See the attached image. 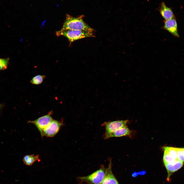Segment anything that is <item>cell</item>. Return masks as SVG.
Instances as JSON below:
<instances>
[{
  "instance_id": "obj_9",
  "label": "cell",
  "mask_w": 184,
  "mask_h": 184,
  "mask_svg": "<svg viewBox=\"0 0 184 184\" xmlns=\"http://www.w3.org/2000/svg\"><path fill=\"white\" fill-rule=\"evenodd\" d=\"M111 161L109 163L108 167L106 169L105 176L101 184H119L111 171Z\"/></svg>"
},
{
  "instance_id": "obj_17",
  "label": "cell",
  "mask_w": 184,
  "mask_h": 184,
  "mask_svg": "<svg viewBox=\"0 0 184 184\" xmlns=\"http://www.w3.org/2000/svg\"><path fill=\"white\" fill-rule=\"evenodd\" d=\"M178 160L182 162H184V153L182 148H176Z\"/></svg>"
},
{
  "instance_id": "obj_12",
  "label": "cell",
  "mask_w": 184,
  "mask_h": 184,
  "mask_svg": "<svg viewBox=\"0 0 184 184\" xmlns=\"http://www.w3.org/2000/svg\"><path fill=\"white\" fill-rule=\"evenodd\" d=\"M39 156L34 154L25 156L23 159L24 163L27 166L32 165L36 161L39 159Z\"/></svg>"
},
{
  "instance_id": "obj_18",
  "label": "cell",
  "mask_w": 184,
  "mask_h": 184,
  "mask_svg": "<svg viewBox=\"0 0 184 184\" xmlns=\"http://www.w3.org/2000/svg\"><path fill=\"white\" fill-rule=\"evenodd\" d=\"M139 175V172H133L132 175L133 177H135Z\"/></svg>"
},
{
  "instance_id": "obj_13",
  "label": "cell",
  "mask_w": 184,
  "mask_h": 184,
  "mask_svg": "<svg viewBox=\"0 0 184 184\" xmlns=\"http://www.w3.org/2000/svg\"><path fill=\"white\" fill-rule=\"evenodd\" d=\"M45 77V75H38L32 78L30 81V82L33 84L39 85L41 84Z\"/></svg>"
},
{
  "instance_id": "obj_8",
  "label": "cell",
  "mask_w": 184,
  "mask_h": 184,
  "mask_svg": "<svg viewBox=\"0 0 184 184\" xmlns=\"http://www.w3.org/2000/svg\"><path fill=\"white\" fill-rule=\"evenodd\" d=\"M164 164L167 172V180L169 181L172 174L182 167L183 162L177 160L172 163H165Z\"/></svg>"
},
{
  "instance_id": "obj_7",
  "label": "cell",
  "mask_w": 184,
  "mask_h": 184,
  "mask_svg": "<svg viewBox=\"0 0 184 184\" xmlns=\"http://www.w3.org/2000/svg\"><path fill=\"white\" fill-rule=\"evenodd\" d=\"M164 28L175 36L179 37L177 22L175 17L165 20L164 21Z\"/></svg>"
},
{
  "instance_id": "obj_21",
  "label": "cell",
  "mask_w": 184,
  "mask_h": 184,
  "mask_svg": "<svg viewBox=\"0 0 184 184\" xmlns=\"http://www.w3.org/2000/svg\"><path fill=\"white\" fill-rule=\"evenodd\" d=\"M182 148L183 151V153H184V148Z\"/></svg>"
},
{
  "instance_id": "obj_3",
  "label": "cell",
  "mask_w": 184,
  "mask_h": 184,
  "mask_svg": "<svg viewBox=\"0 0 184 184\" xmlns=\"http://www.w3.org/2000/svg\"><path fill=\"white\" fill-rule=\"evenodd\" d=\"M106 169L102 166L99 169L91 174L80 178L90 184H101L105 176Z\"/></svg>"
},
{
  "instance_id": "obj_20",
  "label": "cell",
  "mask_w": 184,
  "mask_h": 184,
  "mask_svg": "<svg viewBox=\"0 0 184 184\" xmlns=\"http://www.w3.org/2000/svg\"><path fill=\"white\" fill-rule=\"evenodd\" d=\"M3 107V105L0 103V111L1 110Z\"/></svg>"
},
{
  "instance_id": "obj_1",
  "label": "cell",
  "mask_w": 184,
  "mask_h": 184,
  "mask_svg": "<svg viewBox=\"0 0 184 184\" xmlns=\"http://www.w3.org/2000/svg\"><path fill=\"white\" fill-rule=\"evenodd\" d=\"M83 17L81 16L75 17L67 14L65 21L60 30H76L93 32L94 29L84 22Z\"/></svg>"
},
{
  "instance_id": "obj_16",
  "label": "cell",
  "mask_w": 184,
  "mask_h": 184,
  "mask_svg": "<svg viewBox=\"0 0 184 184\" xmlns=\"http://www.w3.org/2000/svg\"><path fill=\"white\" fill-rule=\"evenodd\" d=\"M9 60L8 58H0V71L5 70L7 69Z\"/></svg>"
},
{
  "instance_id": "obj_11",
  "label": "cell",
  "mask_w": 184,
  "mask_h": 184,
  "mask_svg": "<svg viewBox=\"0 0 184 184\" xmlns=\"http://www.w3.org/2000/svg\"><path fill=\"white\" fill-rule=\"evenodd\" d=\"M131 131L127 125L122 127L110 134L107 139L112 137H118L129 135Z\"/></svg>"
},
{
  "instance_id": "obj_5",
  "label": "cell",
  "mask_w": 184,
  "mask_h": 184,
  "mask_svg": "<svg viewBox=\"0 0 184 184\" xmlns=\"http://www.w3.org/2000/svg\"><path fill=\"white\" fill-rule=\"evenodd\" d=\"M51 112L48 114L40 117L32 121H29L28 122L32 123L37 128L41 136H43V132L44 129L53 120L51 116Z\"/></svg>"
},
{
  "instance_id": "obj_10",
  "label": "cell",
  "mask_w": 184,
  "mask_h": 184,
  "mask_svg": "<svg viewBox=\"0 0 184 184\" xmlns=\"http://www.w3.org/2000/svg\"><path fill=\"white\" fill-rule=\"evenodd\" d=\"M160 12L162 17L165 20L169 19L175 17L171 9L167 7L163 2L161 3Z\"/></svg>"
},
{
  "instance_id": "obj_14",
  "label": "cell",
  "mask_w": 184,
  "mask_h": 184,
  "mask_svg": "<svg viewBox=\"0 0 184 184\" xmlns=\"http://www.w3.org/2000/svg\"><path fill=\"white\" fill-rule=\"evenodd\" d=\"M164 153L163 160L164 164H171L174 163L177 160L172 158L165 150L163 149Z\"/></svg>"
},
{
  "instance_id": "obj_4",
  "label": "cell",
  "mask_w": 184,
  "mask_h": 184,
  "mask_svg": "<svg viewBox=\"0 0 184 184\" xmlns=\"http://www.w3.org/2000/svg\"><path fill=\"white\" fill-rule=\"evenodd\" d=\"M128 120H117L112 121L105 122L102 124L105 127V131L103 137L107 139L108 136L112 133L122 127L126 125Z\"/></svg>"
},
{
  "instance_id": "obj_2",
  "label": "cell",
  "mask_w": 184,
  "mask_h": 184,
  "mask_svg": "<svg viewBox=\"0 0 184 184\" xmlns=\"http://www.w3.org/2000/svg\"><path fill=\"white\" fill-rule=\"evenodd\" d=\"M56 34L57 36H63L66 37L70 43L82 39L94 36L93 32L76 30H60L56 32Z\"/></svg>"
},
{
  "instance_id": "obj_6",
  "label": "cell",
  "mask_w": 184,
  "mask_h": 184,
  "mask_svg": "<svg viewBox=\"0 0 184 184\" xmlns=\"http://www.w3.org/2000/svg\"><path fill=\"white\" fill-rule=\"evenodd\" d=\"M63 125L62 122L53 120L44 130L43 136H44L50 137H53L58 133Z\"/></svg>"
},
{
  "instance_id": "obj_15",
  "label": "cell",
  "mask_w": 184,
  "mask_h": 184,
  "mask_svg": "<svg viewBox=\"0 0 184 184\" xmlns=\"http://www.w3.org/2000/svg\"><path fill=\"white\" fill-rule=\"evenodd\" d=\"M163 149L166 150L172 158L178 160L177 159V154L176 147L165 146L163 147Z\"/></svg>"
},
{
  "instance_id": "obj_19",
  "label": "cell",
  "mask_w": 184,
  "mask_h": 184,
  "mask_svg": "<svg viewBox=\"0 0 184 184\" xmlns=\"http://www.w3.org/2000/svg\"><path fill=\"white\" fill-rule=\"evenodd\" d=\"M146 172L145 171L142 170L140 171L139 172V175H144L146 173Z\"/></svg>"
}]
</instances>
